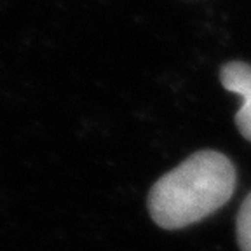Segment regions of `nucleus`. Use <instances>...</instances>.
<instances>
[{
    "label": "nucleus",
    "mask_w": 251,
    "mask_h": 251,
    "mask_svg": "<svg viewBox=\"0 0 251 251\" xmlns=\"http://www.w3.org/2000/svg\"><path fill=\"white\" fill-rule=\"evenodd\" d=\"M234 188L235 169L230 159L215 150H202L153 183L150 216L168 230L187 227L227 204Z\"/></svg>",
    "instance_id": "obj_1"
},
{
    "label": "nucleus",
    "mask_w": 251,
    "mask_h": 251,
    "mask_svg": "<svg viewBox=\"0 0 251 251\" xmlns=\"http://www.w3.org/2000/svg\"><path fill=\"white\" fill-rule=\"evenodd\" d=\"M222 86L243 100V105L235 114L237 129L251 141V65L243 61H228L220 70Z\"/></svg>",
    "instance_id": "obj_2"
},
{
    "label": "nucleus",
    "mask_w": 251,
    "mask_h": 251,
    "mask_svg": "<svg viewBox=\"0 0 251 251\" xmlns=\"http://www.w3.org/2000/svg\"><path fill=\"white\" fill-rule=\"evenodd\" d=\"M237 243L243 251H251V192L237 215Z\"/></svg>",
    "instance_id": "obj_3"
}]
</instances>
